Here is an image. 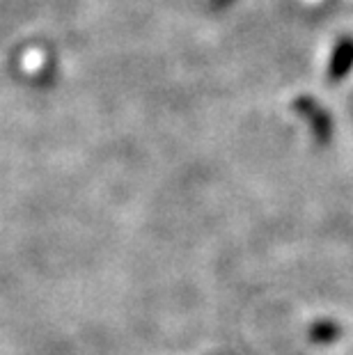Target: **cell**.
Masks as SVG:
<instances>
[{
  "instance_id": "cell-1",
  "label": "cell",
  "mask_w": 353,
  "mask_h": 355,
  "mask_svg": "<svg viewBox=\"0 0 353 355\" xmlns=\"http://www.w3.org/2000/svg\"><path fill=\"white\" fill-rule=\"evenodd\" d=\"M353 62V42L351 40H344L340 46L335 49V55H333V67H330V73L333 76H342L347 73V69Z\"/></svg>"
}]
</instances>
